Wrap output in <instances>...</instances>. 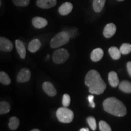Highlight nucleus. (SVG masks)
<instances>
[{
  "label": "nucleus",
  "instance_id": "393cba45",
  "mask_svg": "<svg viewBox=\"0 0 131 131\" xmlns=\"http://www.w3.org/2000/svg\"><path fill=\"white\" fill-rule=\"evenodd\" d=\"M87 122L92 130H95L96 129V123L95 118L93 117H89L87 118Z\"/></svg>",
  "mask_w": 131,
  "mask_h": 131
},
{
  "label": "nucleus",
  "instance_id": "a211bd4d",
  "mask_svg": "<svg viewBox=\"0 0 131 131\" xmlns=\"http://www.w3.org/2000/svg\"><path fill=\"white\" fill-rule=\"evenodd\" d=\"M119 89L125 93H131V83L126 80L122 81L119 84Z\"/></svg>",
  "mask_w": 131,
  "mask_h": 131
},
{
  "label": "nucleus",
  "instance_id": "0eeeda50",
  "mask_svg": "<svg viewBox=\"0 0 131 131\" xmlns=\"http://www.w3.org/2000/svg\"><path fill=\"white\" fill-rule=\"evenodd\" d=\"M13 45L10 41L4 37L0 38V50L3 52H10L12 50Z\"/></svg>",
  "mask_w": 131,
  "mask_h": 131
},
{
  "label": "nucleus",
  "instance_id": "1a4fd4ad",
  "mask_svg": "<svg viewBox=\"0 0 131 131\" xmlns=\"http://www.w3.org/2000/svg\"><path fill=\"white\" fill-rule=\"evenodd\" d=\"M117 30L116 26L114 23H109L105 26L103 30V35L107 38L112 37Z\"/></svg>",
  "mask_w": 131,
  "mask_h": 131
},
{
  "label": "nucleus",
  "instance_id": "f257e3e1",
  "mask_svg": "<svg viewBox=\"0 0 131 131\" xmlns=\"http://www.w3.org/2000/svg\"><path fill=\"white\" fill-rule=\"evenodd\" d=\"M85 84L89 88L91 94L100 95L104 92L106 88L105 82L103 81L97 70H91L85 77Z\"/></svg>",
  "mask_w": 131,
  "mask_h": 131
},
{
  "label": "nucleus",
  "instance_id": "5701e85b",
  "mask_svg": "<svg viewBox=\"0 0 131 131\" xmlns=\"http://www.w3.org/2000/svg\"><path fill=\"white\" fill-rule=\"evenodd\" d=\"M119 50L123 55H127L131 52V45L128 43L123 44L121 46Z\"/></svg>",
  "mask_w": 131,
  "mask_h": 131
},
{
  "label": "nucleus",
  "instance_id": "6ab92c4d",
  "mask_svg": "<svg viewBox=\"0 0 131 131\" xmlns=\"http://www.w3.org/2000/svg\"><path fill=\"white\" fill-rule=\"evenodd\" d=\"M109 53L110 54L111 57H112L113 60H117L120 58L121 53L120 50L117 48V47H111L109 49Z\"/></svg>",
  "mask_w": 131,
  "mask_h": 131
},
{
  "label": "nucleus",
  "instance_id": "2eb2a0df",
  "mask_svg": "<svg viewBox=\"0 0 131 131\" xmlns=\"http://www.w3.org/2000/svg\"><path fill=\"white\" fill-rule=\"evenodd\" d=\"M104 55V52L101 48L95 49L91 54V58L93 61L97 62L101 60Z\"/></svg>",
  "mask_w": 131,
  "mask_h": 131
},
{
  "label": "nucleus",
  "instance_id": "dca6fc26",
  "mask_svg": "<svg viewBox=\"0 0 131 131\" xmlns=\"http://www.w3.org/2000/svg\"><path fill=\"white\" fill-rule=\"evenodd\" d=\"M41 43L38 39H34L30 42L28 46V49L30 52H36L40 49Z\"/></svg>",
  "mask_w": 131,
  "mask_h": 131
},
{
  "label": "nucleus",
  "instance_id": "a878e982",
  "mask_svg": "<svg viewBox=\"0 0 131 131\" xmlns=\"http://www.w3.org/2000/svg\"><path fill=\"white\" fill-rule=\"evenodd\" d=\"M15 5L17 6L25 7L28 6L30 3V0H12Z\"/></svg>",
  "mask_w": 131,
  "mask_h": 131
},
{
  "label": "nucleus",
  "instance_id": "423d86ee",
  "mask_svg": "<svg viewBox=\"0 0 131 131\" xmlns=\"http://www.w3.org/2000/svg\"><path fill=\"white\" fill-rule=\"evenodd\" d=\"M31 77V72L29 69H22L17 75V81L19 83H25L28 81Z\"/></svg>",
  "mask_w": 131,
  "mask_h": 131
},
{
  "label": "nucleus",
  "instance_id": "7ed1b4c3",
  "mask_svg": "<svg viewBox=\"0 0 131 131\" xmlns=\"http://www.w3.org/2000/svg\"><path fill=\"white\" fill-rule=\"evenodd\" d=\"M69 34L66 31L57 34L50 41V46L52 48L55 49L66 45L70 41Z\"/></svg>",
  "mask_w": 131,
  "mask_h": 131
},
{
  "label": "nucleus",
  "instance_id": "f3484780",
  "mask_svg": "<svg viewBox=\"0 0 131 131\" xmlns=\"http://www.w3.org/2000/svg\"><path fill=\"white\" fill-rule=\"evenodd\" d=\"M106 0H94L93 1V9L96 12H100L105 5Z\"/></svg>",
  "mask_w": 131,
  "mask_h": 131
},
{
  "label": "nucleus",
  "instance_id": "6e6552de",
  "mask_svg": "<svg viewBox=\"0 0 131 131\" xmlns=\"http://www.w3.org/2000/svg\"><path fill=\"white\" fill-rule=\"evenodd\" d=\"M36 4L41 9H50L57 4V0H37Z\"/></svg>",
  "mask_w": 131,
  "mask_h": 131
},
{
  "label": "nucleus",
  "instance_id": "2f4dec72",
  "mask_svg": "<svg viewBox=\"0 0 131 131\" xmlns=\"http://www.w3.org/2000/svg\"><path fill=\"white\" fill-rule=\"evenodd\" d=\"M117 1H124V0H117Z\"/></svg>",
  "mask_w": 131,
  "mask_h": 131
},
{
  "label": "nucleus",
  "instance_id": "bb28decb",
  "mask_svg": "<svg viewBox=\"0 0 131 131\" xmlns=\"http://www.w3.org/2000/svg\"><path fill=\"white\" fill-rule=\"evenodd\" d=\"M62 103H63V106H64V107H68V106L70 105V97L68 94H64V95L63 97V101H62Z\"/></svg>",
  "mask_w": 131,
  "mask_h": 131
},
{
  "label": "nucleus",
  "instance_id": "f8f14e48",
  "mask_svg": "<svg viewBox=\"0 0 131 131\" xmlns=\"http://www.w3.org/2000/svg\"><path fill=\"white\" fill-rule=\"evenodd\" d=\"M32 24L35 28L42 29L47 26V21L44 18L37 16L32 19Z\"/></svg>",
  "mask_w": 131,
  "mask_h": 131
},
{
  "label": "nucleus",
  "instance_id": "c756f323",
  "mask_svg": "<svg viewBox=\"0 0 131 131\" xmlns=\"http://www.w3.org/2000/svg\"><path fill=\"white\" fill-rule=\"evenodd\" d=\"M80 131H89L88 128H82L80 129Z\"/></svg>",
  "mask_w": 131,
  "mask_h": 131
},
{
  "label": "nucleus",
  "instance_id": "39448f33",
  "mask_svg": "<svg viewBox=\"0 0 131 131\" xmlns=\"http://www.w3.org/2000/svg\"><path fill=\"white\" fill-rule=\"evenodd\" d=\"M69 57V54L66 49H59L54 52L52 58L54 63L57 64H60L65 63Z\"/></svg>",
  "mask_w": 131,
  "mask_h": 131
},
{
  "label": "nucleus",
  "instance_id": "7c9ffc66",
  "mask_svg": "<svg viewBox=\"0 0 131 131\" xmlns=\"http://www.w3.org/2000/svg\"><path fill=\"white\" fill-rule=\"evenodd\" d=\"M31 131H40L39 129H33V130H32Z\"/></svg>",
  "mask_w": 131,
  "mask_h": 131
},
{
  "label": "nucleus",
  "instance_id": "20e7f679",
  "mask_svg": "<svg viewBox=\"0 0 131 131\" xmlns=\"http://www.w3.org/2000/svg\"><path fill=\"white\" fill-rule=\"evenodd\" d=\"M56 115L59 122L63 123H70L73 120L74 117L73 111L65 107L58 109L56 112Z\"/></svg>",
  "mask_w": 131,
  "mask_h": 131
},
{
  "label": "nucleus",
  "instance_id": "9d476101",
  "mask_svg": "<svg viewBox=\"0 0 131 131\" xmlns=\"http://www.w3.org/2000/svg\"><path fill=\"white\" fill-rule=\"evenodd\" d=\"M42 88H43L44 91L46 93L50 96H54L56 95L57 91L56 89L53 84L50 82H45L42 84Z\"/></svg>",
  "mask_w": 131,
  "mask_h": 131
},
{
  "label": "nucleus",
  "instance_id": "9b49d317",
  "mask_svg": "<svg viewBox=\"0 0 131 131\" xmlns=\"http://www.w3.org/2000/svg\"><path fill=\"white\" fill-rule=\"evenodd\" d=\"M73 9V5L69 2H66L61 5L58 9L59 14L61 15H67L72 12Z\"/></svg>",
  "mask_w": 131,
  "mask_h": 131
},
{
  "label": "nucleus",
  "instance_id": "cd10ccee",
  "mask_svg": "<svg viewBox=\"0 0 131 131\" xmlns=\"http://www.w3.org/2000/svg\"><path fill=\"white\" fill-rule=\"evenodd\" d=\"M94 95H90L88 96V101H89V106L92 108H94L95 107V104L94 101Z\"/></svg>",
  "mask_w": 131,
  "mask_h": 131
},
{
  "label": "nucleus",
  "instance_id": "4be33fe9",
  "mask_svg": "<svg viewBox=\"0 0 131 131\" xmlns=\"http://www.w3.org/2000/svg\"><path fill=\"white\" fill-rule=\"evenodd\" d=\"M0 82L3 84L9 85L10 84L11 80L7 73L1 71L0 72Z\"/></svg>",
  "mask_w": 131,
  "mask_h": 131
},
{
  "label": "nucleus",
  "instance_id": "c85d7f7f",
  "mask_svg": "<svg viewBox=\"0 0 131 131\" xmlns=\"http://www.w3.org/2000/svg\"><path fill=\"white\" fill-rule=\"evenodd\" d=\"M127 69L129 75L131 77V61H129L127 63Z\"/></svg>",
  "mask_w": 131,
  "mask_h": 131
},
{
  "label": "nucleus",
  "instance_id": "f03ea898",
  "mask_svg": "<svg viewBox=\"0 0 131 131\" xmlns=\"http://www.w3.org/2000/svg\"><path fill=\"white\" fill-rule=\"evenodd\" d=\"M104 111L116 117H124L127 114V109L120 100L115 97L106 98L103 101Z\"/></svg>",
  "mask_w": 131,
  "mask_h": 131
},
{
  "label": "nucleus",
  "instance_id": "412c9836",
  "mask_svg": "<svg viewBox=\"0 0 131 131\" xmlns=\"http://www.w3.org/2000/svg\"><path fill=\"white\" fill-rule=\"evenodd\" d=\"M10 110V105L6 101H1L0 103V114L1 115L7 114Z\"/></svg>",
  "mask_w": 131,
  "mask_h": 131
},
{
  "label": "nucleus",
  "instance_id": "ddd939ff",
  "mask_svg": "<svg viewBox=\"0 0 131 131\" xmlns=\"http://www.w3.org/2000/svg\"><path fill=\"white\" fill-rule=\"evenodd\" d=\"M109 84L113 88H116L119 84V80L117 73L114 71H111L109 73Z\"/></svg>",
  "mask_w": 131,
  "mask_h": 131
},
{
  "label": "nucleus",
  "instance_id": "4468645a",
  "mask_svg": "<svg viewBox=\"0 0 131 131\" xmlns=\"http://www.w3.org/2000/svg\"><path fill=\"white\" fill-rule=\"evenodd\" d=\"M15 45L18 53H19L21 58L22 59L25 58L26 55V51L25 46H24L23 42L21 41V40H16L15 41Z\"/></svg>",
  "mask_w": 131,
  "mask_h": 131
},
{
  "label": "nucleus",
  "instance_id": "aec40b11",
  "mask_svg": "<svg viewBox=\"0 0 131 131\" xmlns=\"http://www.w3.org/2000/svg\"><path fill=\"white\" fill-rule=\"evenodd\" d=\"M19 124V121L18 118L15 117H11L9 119V127L11 130H15L18 127Z\"/></svg>",
  "mask_w": 131,
  "mask_h": 131
},
{
  "label": "nucleus",
  "instance_id": "b1692460",
  "mask_svg": "<svg viewBox=\"0 0 131 131\" xmlns=\"http://www.w3.org/2000/svg\"><path fill=\"white\" fill-rule=\"evenodd\" d=\"M99 129L100 131H112L110 126L107 123L103 120L99 122Z\"/></svg>",
  "mask_w": 131,
  "mask_h": 131
}]
</instances>
